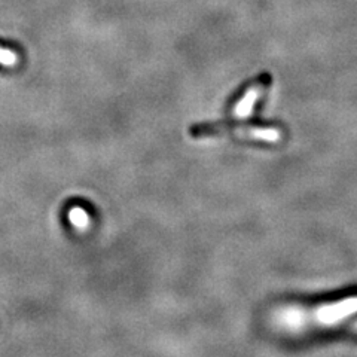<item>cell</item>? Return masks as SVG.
<instances>
[{
  "instance_id": "obj_1",
  "label": "cell",
  "mask_w": 357,
  "mask_h": 357,
  "mask_svg": "<svg viewBox=\"0 0 357 357\" xmlns=\"http://www.w3.org/2000/svg\"><path fill=\"white\" fill-rule=\"evenodd\" d=\"M189 136L194 139L220 137V136H241L256 140L275 142L280 139V131L271 127H261L252 124H232V122H203L189 128Z\"/></svg>"
},
{
  "instance_id": "obj_2",
  "label": "cell",
  "mask_w": 357,
  "mask_h": 357,
  "mask_svg": "<svg viewBox=\"0 0 357 357\" xmlns=\"http://www.w3.org/2000/svg\"><path fill=\"white\" fill-rule=\"evenodd\" d=\"M271 82H273V77L270 73H262L256 77V79L249 82V85L245 86L244 91L241 93L240 98H237L236 103L232 105V109H231L232 116H237V118L249 116L253 112L255 105L259 102V98L265 94Z\"/></svg>"
},
{
  "instance_id": "obj_3",
  "label": "cell",
  "mask_w": 357,
  "mask_h": 357,
  "mask_svg": "<svg viewBox=\"0 0 357 357\" xmlns=\"http://www.w3.org/2000/svg\"><path fill=\"white\" fill-rule=\"evenodd\" d=\"M69 219L77 229H86L89 223V216L81 207H73L69 211Z\"/></svg>"
},
{
  "instance_id": "obj_4",
  "label": "cell",
  "mask_w": 357,
  "mask_h": 357,
  "mask_svg": "<svg viewBox=\"0 0 357 357\" xmlns=\"http://www.w3.org/2000/svg\"><path fill=\"white\" fill-rule=\"evenodd\" d=\"M17 60H18L17 54L13 50H8V48L0 47V64L14 66L17 63Z\"/></svg>"
}]
</instances>
